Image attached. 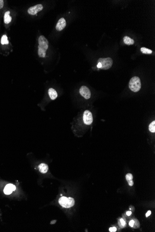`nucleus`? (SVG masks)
Listing matches in <instances>:
<instances>
[{"mask_svg": "<svg viewBox=\"0 0 155 232\" xmlns=\"http://www.w3.org/2000/svg\"><path fill=\"white\" fill-rule=\"evenodd\" d=\"M38 55L40 57H45L48 48V41L45 36L41 35L39 38Z\"/></svg>", "mask_w": 155, "mask_h": 232, "instance_id": "1", "label": "nucleus"}, {"mask_svg": "<svg viewBox=\"0 0 155 232\" xmlns=\"http://www.w3.org/2000/svg\"><path fill=\"white\" fill-rule=\"evenodd\" d=\"M141 88V81L139 77L135 76L131 78L129 82V88L131 91L137 92L140 90Z\"/></svg>", "mask_w": 155, "mask_h": 232, "instance_id": "2", "label": "nucleus"}, {"mask_svg": "<svg viewBox=\"0 0 155 232\" xmlns=\"http://www.w3.org/2000/svg\"><path fill=\"white\" fill-rule=\"evenodd\" d=\"M59 203L62 207L65 208H70L74 205L75 201L72 197L62 196L59 199Z\"/></svg>", "mask_w": 155, "mask_h": 232, "instance_id": "3", "label": "nucleus"}, {"mask_svg": "<svg viewBox=\"0 0 155 232\" xmlns=\"http://www.w3.org/2000/svg\"><path fill=\"white\" fill-rule=\"evenodd\" d=\"M98 63H99L101 65V67L100 69H109L112 66L113 60L111 57L100 58L98 60Z\"/></svg>", "mask_w": 155, "mask_h": 232, "instance_id": "4", "label": "nucleus"}, {"mask_svg": "<svg viewBox=\"0 0 155 232\" xmlns=\"http://www.w3.org/2000/svg\"><path fill=\"white\" fill-rule=\"evenodd\" d=\"M83 121L86 125H91L93 122V117L92 113L89 110H86L83 114Z\"/></svg>", "mask_w": 155, "mask_h": 232, "instance_id": "5", "label": "nucleus"}, {"mask_svg": "<svg viewBox=\"0 0 155 232\" xmlns=\"http://www.w3.org/2000/svg\"><path fill=\"white\" fill-rule=\"evenodd\" d=\"M79 93L86 99H88L91 97V91L86 86H81L79 89Z\"/></svg>", "mask_w": 155, "mask_h": 232, "instance_id": "6", "label": "nucleus"}, {"mask_svg": "<svg viewBox=\"0 0 155 232\" xmlns=\"http://www.w3.org/2000/svg\"><path fill=\"white\" fill-rule=\"evenodd\" d=\"M43 6L41 4H37L34 6L33 7H29L28 10V12L29 14L33 15L37 14L38 12L41 11L43 9Z\"/></svg>", "mask_w": 155, "mask_h": 232, "instance_id": "7", "label": "nucleus"}, {"mask_svg": "<svg viewBox=\"0 0 155 232\" xmlns=\"http://www.w3.org/2000/svg\"><path fill=\"white\" fill-rule=\"evenodd\" d=\"M66 26V22L64 18H60L56 26V29L58 31H62Z\"/></svg>", "mask_w": 155, "mask_h": 232, "instance_id": "8", "label": "nucleus"}, {"mask_svg": "<svg viewBox=\"0 0 155 232\" xmlns=\"http://www.w3.org/2000/svg\"><path fill=\"white\" fill-rule=\"evenodd\" d=\"M16 189V187L14 184H8L5 186L4 189V193L6 195H10L11 194L12 192L15 191Z\"/></svg>", "mask_w": 155, "mask_h": 232, "instance_id": "9", "label": "nucleus"}, {"mask_svg": "<svg viewBox=\"0 0 155 232\" xmlns=\"http://www.w3.org/2000/svg\"><path fill=\"white\" fill-rule=\"evenodd\" d=\"M48 94L50 98L53 100H55L57 97V93L55 89L53 88H50L48 89Z\"/></svg>", "mask_w": 155, "mask_h": 232, "instance_id": "10", "label": "nucleus"}, {"mask_svg": "<svg viewBox=\"0 0 155 232\" xmlns=\"http://www.w3.org/2000/svg\"><path fill=\"white\" fill-rule=\"evenodd\" d=\"M39 169L40 172L42 173H45L48 172V165L45 163H42L39 165Z\"/></svg>", "mask_w": 155, "mask_h": 232, "instance_id": "11", "label": "nucleus"}, {"mask_svg": "<svg viewBox=\"0 0 155 232\" xmlns=\"http://www.w3.org/2000/svg\"><path fill=\"white\" fill-rule=\"evenodd\" d=\"M12 21V17L10 16V12L8 11L6 12L4 16V22L5 24H8Z\"/></svg>", "mask_w": 155, "mask_h": 232, "instance_id": "12", "label": "nucleus"}, {"mask_svg": "<svg viewBox=\"0 0 155 232\" xmlns=\"http://www.w3.org/2000/svg\"><path fill=\"white\" fill-rule=\"evenodd\" d=\"M124 42L127 45H132L134 44V41L128 36H125L124 37Z\"/></svg>", "mask_w": 155, "mask_h": 232, "instance_id": "13", "label": "nucleus"}, {"mask_svg": "<svg viewBox=\"0 0 155 232\" xmlns=\"http://www.w3.org/2000/svg\"><path fill=\"white\" fill-rule=\"evenodd\" d=\"M126 179L128 183V184L130 186H133L134 184V182L133 181V176L131 173H128L126 175Z\"/></svg>", "mask_w": 155, "mask_h": 232, "instance_id": "14", "label": "nucleus"}, {"mask_svg": "<svg viewBox=\"0 0 155 232\" xmlns=\"http://www.w3.org/2000/svg\"><path fill=\"white\" fill-rule=\"evenodd\" d=\"M141 52L143 53V54H150L152 53V51L150 50V49L146 48V47H142L140 49Z\"/></svg>", "mask_w": 155, "mask_h": 232, "instance_id": "15", "label": "nucleus"}, {"mask_svg": "<svg viewBox=\"0 0 155 232\" xmlns=\"http://www.w3.org/2000/svg\"><path fill=\"white\" fill-rule=\"evenodd\" d=\"M9 43L7 37L6 35H3L1 38V44L2 45H7Z\"/></svg>", "mask_w": 155, "mask_h": 232, "instance_id": "16", "label": "nucleus"}, {"mask_svg": "<svg viewBox=\"0 0 155 232\" xmlns=\"http://www.w3.org/2000/svg\"><path fill=\"white\" fill-rule=\"evenodd\" d=\"M155 121H153L152 122L150 123L149 127V129L150 132L152 133H155Z\"/></svg>", "mask_w": 155, "mask_h": 232, "instance_id": "17", "label": "nucleus"}, {"mask_svg": "<svg viewBox=\"0 0 155 232\" xmlns=\"http://www.w3.org/2000/svg\"><path fill=\"white\" fill-rule=\"evenodd\" d=\"M119 225L120 226H121V227H124V226L125 225V221H124L123 219H121L120 220V221H119Z\"/></svg>", "mask_w": 155, "mask_h": 232, "instance_id": "18", "label": "nucleus"}, {"mask_svg": "<svg viewBox=\"0 0 155 232\" xmlns=\"http://www.w3.org/2000/svg\"><path fill=\"white\" fill-rule=\"evenodd\" d=\"M116 230H117V228H116V227H110V228H109V231H110V232H116Z\"/></svg>", "mask_w": 155, "mask_h": 232, "instance_id": "19", "label": "nucleus"}, {"mask_svg": "<svg viewBox=\"0 0 155 232\" xmlns=\"http://www.w3.org/2000/svg\"><path fill=\"white\" fill-rule=\"evenodd\" d=\"M134 224H135V221H134V220H131V221H130V223H129V225H130L131 227H133Z\"/></svg>", "mask_w": 155, "mask_h": 232, "instance_id": "20", "label": "nucleus"}, {"mask_svg": "<svg viewBox=\"0 0 155 232\" xmlns=\"http://www.w3.org/2000/svg\"><path fill=\"white\" fill-rule=\"evenodd\" d=\"M4 5V1L3 0H0V9L2 8Z\"/></svg>", "mask_w": 155, "mask_h": 232, "instance_id": "21", "label": "nucleus"}, {"mask_svg": "<svg viewBox=\"0 0 155 232\" xmlns=\"http://www.w3.org/2000/svg\"><path fill=\"white\" fill-rule=\"evenodd\" d=\"M150 214H151V211H148L147 213H146V217H148V216H149L150 215Z\"/></svg>", "mask_w": 155, "mask_h": 232, "instance_id": "22", "label": "nucleus"}, {"mask_svg": "<svg viewBox=\"0 0 155 232\" xmlns=\"http://www.w3.org/2000/svg\"><path fill=\"white\" fill-rule=\"evenodd\" d=\"M131 211H128V212H126V215L128 216H130V215H131Z\"/></svg>", "mask_w": 155, "mask_h": 232, "instance_id": "23", "label": "nucleus"}, {"mask_svg": "<svg viewBox=\"0 0 155 232\" xmlns=\"http://www.w3.org/2000/svg\"><path fill=\"white\" fill-rule=\"evenodd\" d=\"M97 67L98 68H101V65L99 63H98V65H97Z\"/></svg>", "mask_w": 155, "mask_h": 232, "instance_id": "24", "label": "nucleus"}]
</instances>
